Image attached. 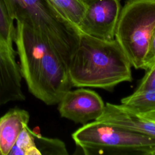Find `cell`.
<instances>
[{"mask_svg":"<svg viewBox=\"0 0 155 155\" xmlns=\"http://www.w3.org/2000/svg\"><path fill=\"white\" fill-rule=\"evenodd\" d=\"M15 44L30 93L48 105L58 104L73 87L67 64L47 42L20 22H16Z\"/></svg>","mask_w":155,"mask_h":155,"instance_id":"1","label":"cell"},{"mask_svg":"<svg viewBox=\"0 0 155 155\" xmlns=\"http://www.w3.org/2000/svg\"><path fill=\"white\" fill-rule=\"evenodd\" d=\"M131 65L118 42L81 33L68 65L73 87L111 90L132 81Z\"/></svg>","mask_w":155,"mask_h":155,"instance_id":"2","label":"cell"},{"mask_svg":"<svg viewBox=\"0 0 155 155\" xmlns=\"http://www.w3.org/2000/svg\"><path fill=\"white\" fill-rule=\"evenodd\" d=\"M12 18L47 42L68 65L80 31L67 20L50 0H4Z\"/></svg>","mask_w":155,"mask_h":155,"instance_id":"3","label":"cell"},{"mask_svg":"<svg viewBox=\"0 0 155 155\" xmlns=\"http://www.w3.org/2000/svg\"><path fill=\"white\" fill-rule=\"evenodd\" d=\"M71 136L86 155H153L155 152V139L98 120L83 125Z\"/></svg>","mask_w":155,"mask_h":155,"instance_id":"4","label":"cell"},{"mask_svg":"<svg viewBox=\"0 0 155 155\" xmlns=\"http://www.w3.org/2000/svg\"><path fill=\"white\" fill-rule=\"evenodd\" d=\"M154 30L155 0H128L121 8L114 38L136 69H142Z\"/></svg>","mask_w":155,"mask_h":155,"instance_id":"5","label":"cell"},{"mask_svg":"<svg viewBox=\"0 0 155 155\" xmlns=\"http://www.w3.org/2000/svg\"><path fill=\"white\" fill-rule=\"evenodd\" d=\"M87 5L78 28L81 33L105 40L114 39L121 10L120 0H84Z\"/></svg>","mask_w":155,"mask_h":155,"instance_id":"6","label":"cell"},{"mask_svg":"<svg viewBox=\"0 0 155 155\" xmlns=\"http://www.w3.org/2000/svg\"><path fill=\"white\" fill-rule=\"evenodd\" d=\"M105 104L95 91L84 88L69 90L58 103L62 117L85 125L94 121L102 114Z\"/></svg>","mask_w":155,"mask_h":155,"instance_id":"7","label":"cell"},{"mask_svg":"<svg viewBox=\"0 0 155 155\" xmlns=\"http://www.w3.org/2000/svg\"><path fill=\"white\" fill-rule=\"evenodd\" d=\"M96 120L155 139V122L122 104L106 103L102 114Z\"/></svg>","mask_w":155,"mask_h":155,"instance_id":"8","label":"cell"},{"mask_svg":"<svg viewBox=\"0 0 155 155\" xmlns=\"http://www.w3.org/2000/svg\"><path fill=\"white\" fill-rule=\"evenodd\" d=\"M28 112L14 108L0 117V155H8L22 130L28 125Z\"/></svg>","mask_w":155,"mask_h":155,"instance_id":"9","label":"cell"},{"mask_svg":"<svg viewBox=\"0 0 155 155\" xmlns=\"http://www.w3.org/2000/svg\"><path fill=\"white\" fill-rule=\"evenodd\" d=\"M50 1L67 20L78 28L87 8L84 0H50Z\"/></svg>","mask_w":155,"mask_h":155,"instance_id":"10","label":"cell"},{"mask_svg":"<svg viewBox=\"0 0 155 155\" xmlns=\"http://www.w3.org/2000/svg\"><path fill=\"white\" fill-rule=\"evenodd\" d=\"M121 104L139 114L151 111L155 108V90L135 91L122 99Z\"/></svg>","mask_w":155,"mask_h":155,"instance_id":"11","label":"cell"},{"mask_svg":"<svg viewBox=\"0 0 155 155\" xmlns=\"http://www.w3.org/2000/svg\"><path fill=\"white\" fill-rule=\"evenodd\" d=\"M8 155H39L35 146L34 131L28 125L19 133Z\"/></svg>","mask_w":155,"mask_h":155,"instance_id":"12","label":"cell"},{"mask_svg":"<svg viewBox=\"0 0 155 155\" xmlns=\"http://www.w3.org/2000/svg\"><path fill=\"white\" fill-rule=\"evenodd\" d=\"M35 143L39 155H67L65 143L57 138L42 136L34 132Z\"/></svg>","mask_w":155,"mask_h":155,"instance_id":"13","label":"cell"},{"mask_svg":"<svg viewBox=\"0 0 155 155\" xmlns=\"http://www.w3.org/2000/svg\"><path fill=\"white\" fill-rule=\"evenodd\" d=\"M146 71L136 91L155 90V64Z\"/></svg>","mask_w":155,"mask_h":155,"instance_id":"14","label":"cell"},{"mask_svg":"<svg viewBox=\"0 0 155 155\" xmlns=\"http://www.w3.org/2000/svg\"><path fill=\"white\" fill-rule=\"evenodd\" d=\"M155 64V30L150 39L143 61L142 69L147 70Z\"/></svg>","mask_w":155,"mask_h":155,"instance_id":"15","label":"cell"},{"mask_svg":"<svg viewBox=\"0 0 155 155\" xmlns=\"http://www.w3.org/2000/svg\"><path fill=\"white\" fill-rule=\"evenodd\" d=\"M140 114L150 120H153L155 122V108L151 111H149L148 112H146V113H142V114Z\"/></svg>","mask_w":155,"mask_h":155,"instance_id":"16","label":"cell"},{"mask_svg":"<svg viewBox=\"0 0 155 155\" xmlns=\"http://www.w3.org/2000/svg\"><path fill=\"white\" fill-rule=\"evenodd\" d=\"M153 155H155V152L154 153V154H153Z\"/></svg>","mask_w":155,"mask_h":155,"instance_id":"17","label":"cell"}]
</instances>
